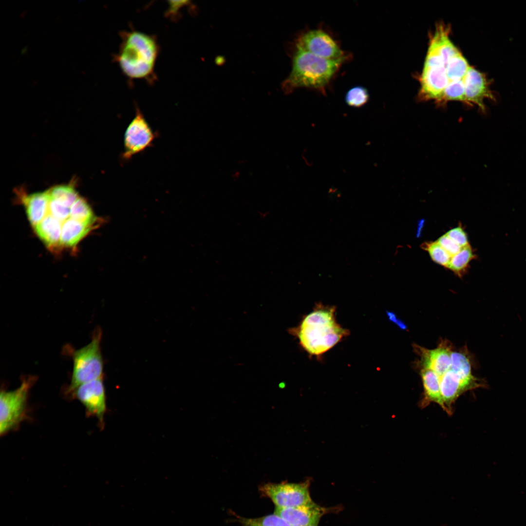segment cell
<instances>
[{"label": "cell", "mask_w": 526, "mask_h": 526, "mask_svg": "<svg viewBox=\"0 0 526 526\" xmlns=\"http://www.w3.org/2000/svg\"><path fill=\"white\" fill-rule=\"evenodd\" d=\"M292 69L282 88L290 94L299 88L311 90L326 96L342 66L350 61L329 60L307 52L292 44Z\"/></svg>", "instance_id": "6da1fadb"}, {"label": "cell", "mask_w": 526, "mask_h": 526, "mask_svg": "<svg viewBox=\"0 0 526 526\" xmlns=\"http://www.w3.org/2000/svg\"></svg>", "instance_id": "4dcf8cb0"}, {"label": "cell", "mask_w": 526, "mask_h": 526, "mask_svg": "<svg viewBox=\"0 0 526 526\" xmlns=\"http://www.w3.org/2000/svg\"><path fill=\"white\" fill-rule=\"evenodd\" d=\"M420 375L424 389L423 397L420 401V407L422 408H425L433 402L438 404L450 415L441 395L439 376L432 370L427 368L421 369Z\"/></svg>", "instance_id": "5bb4252c"}, {"label": "cell", "mask_w": 526, "mask_h": 526, "mask_svg": "<svg viewBox=\"0 0 526 526\" xmlns=\"http://www.w3.org/2000/svg\"><path fill=\"white\" fill-rule=\"evenodd\" d=\"M188 1H169V7L166 12L168 17L175 19L179 14L180 9L187 5Z\"/></svg>", "instance_id": "83f0119b"}, {"label": "cell", "mask_w": 526, "mask_h": 526, "mask_svg": "<svg viewBox=\"0 0 526 526\" xmlns=\"http://www.w3.org/2000/svg\"><path fill=\"white\" fill-rule=\"evenodd\" d=\"M309 482L268 483L261 486L262 493L272 500L277 507L290 508L312 503Z\"/></svg>", "instance_id": "52a82bcc"}, {"label": "cell", "mask_w": 526, "mask_h": 526, "mask_svg": "<svg viewBox=\"0 0 526 526\" xmlns=\"http://www.w3.org/2000/svg\"><path fill=\"white\" fill-rule=\"evenodd\" d=\"M440 391L442 398L450 415L452 413V405L463 393L478 388H486V381L483 379L469 380L461 377L451 368L440 378Z\"/></svg>", "instance_id": "9c48e42d"}, {"label": "cell", "mask_w": 526, "mask_h": 526, "mask_svg": "<svg viewBox=\"0 0 526 526\" xmlns=\"http://www.w3.org/2000/svg\"><path fill=\"white\" fill-rule=\"evenodd\" d=\"M156 136V133L136 107L135 116L125 132L122 158L128 160L134 155L144 151L151 146Z\"/></svg>", "instance_id": "ba28073f"}, {"label": "cell", "mask_w": 526, "mask_h": 526, "mask_svg": "<svg viewBox=\"0 0 526 526\" xmlns=\"http://www.w3.org/2000/svg\"><path fill=\"white\" fill-rule=\"evenodd\" d=\"M466 104H475L484 112V100L486 98L494 99L490 91L485 75L470 66L464 79Z\"/></svg>", "instance_id": "7c38bea8"}, {"label": "cell", "mask_w": 526, "mask_h": 526, "mask_svg": "<svg viewBox=\"0 0 526 526\" xmlns=\"http://www.w3.org/2000/svg\"><path fill=\"white\" fill-rule=\"evenodd\" d=\"M422 368L432 370L440 378L451 367V347L442 342L436 348L428 350L419 347Z\"/></svg>", "instance_id": "4fadbf2b"}, {"label": "cell", "mask_w": 526, "mask_h": 526, "mask_svg": "<svg viewBox=\"0 0 526 526\" xmlns=\"http://www.w3.org/2000/svg\"><path fill=\"white\" fill-rule=\"evenodd\" d=\"M28 218L32 226L39 223L47 215L50 195L48 190L26 195L22 199Z\"/></svg>", "instance_id": "9a60e30c"}, {"label": "cell", "mask_w": 526, "mask_h": 526, "mask_svg": "<svg viewBox=\"0 0 526 526\" xmlns=\"http://www.w3.org/2000/svg\"><path fill=\"white\" fill-rule=\"evenodd\" d=\"M101 331L96 329L92 340L73 355V369L71 382L67 390L72 394L80 385L102 378L103 360L100 351Z\"/></svg>", "instance_id": "277c9868"}, {"label": "cell", "mask_w": 526, "mask_h": 526, "mask_svg": "<svg viewBox=\"0 0 526 526\" xmlns=\"http://www.w3.org/2000/svg\"><path fill=\"white\" fill-rule=\"evenodd\" d=\"M93 226L70 217L62 225L60 245L68 247L75 246L90 231Z\"/></svg>", "instance_id": "e0dca14e"}, {"label": "cell", "mask_w": 526, "mask_h": 526, "mask_svg": "<svg viewBox=\"0 0 526 526\" xmlns=\"http://www.w3.org/2000/svg\"><path fill=\"white\" fill-rule=\"evenodd\" d=\"M446 234L461 247L469 244L466 233L461 226L453 228Z\"/></svg>", "instance_id": "4316f807"}, {"label": "cell", "mask_w": 526, "mask_h": 526, "mask_svg": "<svg viewBox=\"0 0 526 526\" xmlns=\"http://www.w3.org/2000/svg\"><path fill=\"white\" fill-rule=\"evenodd\" d=\"M474 257L472 249L469 244L462 247L458 253L451 257L448 268L458 276L461 277Z\"/></svg>", "instance_id": "ffe728a7"}, {"label": "cell", "mask_w": 526, "mask_h": 526, "mask_svg": "<svg viewBox=\"0 0 526 526\" xmlns=\"http://www.w3.org/2000/svg\"><path fill=\"white\" fill-rule=\"evenodd\" d=\"M240 522L244 526H291L283 518L275 513L258 518H241Z\"/></svg>", "instance_id": "cb8c5ba5"}, {"label": "cell", "mask_w": 526, "mask_h": 526, "mask_svg": "<svg viewBox=\"0 0 526 526\" xmlns=\"http://www.w3.org/2000/svg\"><path fill=\"white\" fill-rule=\"evenodd\" d=\"M70 217L92 225H94V224L97 222V218L88 203L80 197H79L71 206Z\"/></svg>", "instance_id": "d6986e66"}, {"label": "cell", "mask_w": 526, "mask_h": 526, "mask_svg": "<svg viewBox=\"0 0 526 526\" xmlns=\"http://www.w3.org/2000/svg\"><path fill=\"white\" fill-rule=\"evenodd\" d=\"M335 311L334 306L317 304L297 327L289 330L309 354L319 357L348 335L349 331L337 322Z\"/></svg>", "instance_id": "3957f363"}, {"label": "cell", "mask_w": 526, "mask_h": 526, "mask_svg": "<svg viewBox=\"0 0 526 526\" xmlns=\"http://www.w3.org/2000/svg\"><path fill=\"white\" fill-rule=\"evenodd\" d=\"M421 246L428 252L433 261L448 268L451 256L436 241L424 242Z\"/></svg>", "instance_id": "7402d4cb"}, {"label": "cell", "mask_w": 526, "mask_h": 526, "mask_svg": "<svg viewBox=\"0 0 526 526\" xmlns=\"http://www.w3.org/2000/svg\"><path fill=\"white\" fill-rule=\"evenodd\" d=\"M293 45L316 56L329 60L350 61L352 54L341 48L339 40L323 24L306 28L295 38Z\"/></svg>", "instance_id": "5b68a950"}, {"label": "cell", "mask_w": 526, "mask_h": 526, "mask_svg": "<svg viewBox=\"0 0 526 526\" xmlns=\"http://www.w3.org/2000/svg\"><path fill=\"white\" fill-rule=\"evenodd\" d=\"M369 98V94L366 88L362 86H356L347 92L345 101L350 107L360 108L367 103Z\"/></svg>", "instance_id": "603a6c76"}, {"label": "cell", "mask_w": 526, "mask_h": 526, "mask_svg": "<svg viewBox=\"0 0 526 526\" xmlns=\"http://www.w3.org/2000/svg\"><path fill=\"white\" fill-rule=\"evenodd\" d=\"M63 223L47 213L43 220L34 226L39 238L48 247L60 245Z\"/></svg>", "instance_id": "2e32d148"}, {"label": "cell", "mask_w": 526, "mask_h": 526, "mask_svg": "<svg viewBox=\"0 0 526 526\" xmlns=\"http://www.w3.org/2000/svg\"><path fill=\"white\" fill-rule=\"evenodd\" d=\"M436 242L452 257L458 253L462 247L446 234L440 237Z\"/></svg>", "instance_id": "484cf974"}, {"label": "cell", "mask_w": 526, "mask_h": 526, "mask_svg": "<svg viewBox=\"0 0 526 526\" xmlns=\"http://www.w3.org/2000/svg\"><path fill=\"white\" fill-rule=\"evenodd\" d=\"M85 407L89 415L96 417L102 423L106 409L105 388L102 378L83 384L72 394Z\"/></svg>", "instance_id": "30bf717a"}, {"label": "cell", "mask_w": 526, "mask_h": 526, "mask_svg": "<svg viewBox=\"0 0 526 526\" xmlns=\"http://www.w3.org/2000/svg\"><path fill=\"white\" fill-rule=\"evenodd\" d=\"M120 36L121 43L114 61L129 79L153 83L157 78L155 66L160 51L155 36L132 29L121 31Z\"/></svg>", "instance_id": "7a4b0ae2"}, {"label": "cell", "mask_w": 526, "mask_h": 526, "mask_svg": "<svg viewBox=\"0 0 526 526\" xmlns=\"http://www.w3.org/2000/svg\"><path fill=\"white\" fill-rule=\"evenodd\" d=\"M34 376L24 377L20 386L0 394V434L2 436L19 427L26 416L27 399L37 380Z\"/></svg>", "instance_id": "8992f818"}, {"label": "cell", "mask_w": 526, "mask_h": 526, "mask_svg": "<svg viewBox=\"0 0 526 526\" xmlns=\"http://www.w3.org/2000/svg\"><path fill=\"white\" fill-rule=\"evenodd\" d=\"M70 208L62 205L50 197L47 213L63 224L70 218Z\"/></svg>", "instance_id": "d4e9b609"}, {"label": "cell", "mask_w": 526, "mask_h": 526, "mask_svg": "<svg viewBox=\"0 0 526 526\" xmlns=\"http://www.w3.org/2000/svg\"><path fill=\"white\" fill-rule=\"evenodd\" d=\"M331 510L313 502L296 507H277L275 513L291 526H318L321 517Z\"/></svg>", "instance_id": "8fae6325"}, {"label": "cell", "mask_w": 526, "mask_h": 526, "mask_svg": "<svg viewBox=\"0 0 526 526\" xmlns=\"http://www.w3.org/2000/svg\"><path fill=\"white\" fill-rule=\"evenodd\" d=\"M451 368L461 377L469 380H475L471 372L472 362L467 353L461 351H451Z\"/></svg>", "instance_id": "ac0fdd59"}, {"label": "cell", "mask_w": 526, "mask_h": 526, "mask_svg": "<svg viewBox=\"0 0 526 526\" xmlns=\"http://www.w3.org/2000/svg\"></svg>", "instance_id": "f546056e"}, {"label": "cell", "mask_w": 526, "mask_h": 526, "mask_svg": "<svg viewBox=\"0 0 526 526\" xmlns=\"http://www.w3.org/2000/svg\"><path fill=\"white\" fill-rule=\"evenodd\" d=\"M48 192L52 199L69 208L79 197L71 185L56 186L48 189Z\"/></svg>", "instance_id": "44dd1931"}, {"label": "cell", "mask_w": 526, "mask_h": 526, "mask_svg": "<svg viewBox=\"0 0 526 526\" xmlns=\"http://www.w3.org/2000/svg\"><path fill=\"white\" fill-rule=\"evenodd\" d=\"M387 315L391 321L394 323H396L399 319L397 318L396 315L394 313L390 311H387Z\"/></svg>", "instance_id": "f1b7e54d"}]
</instances>
